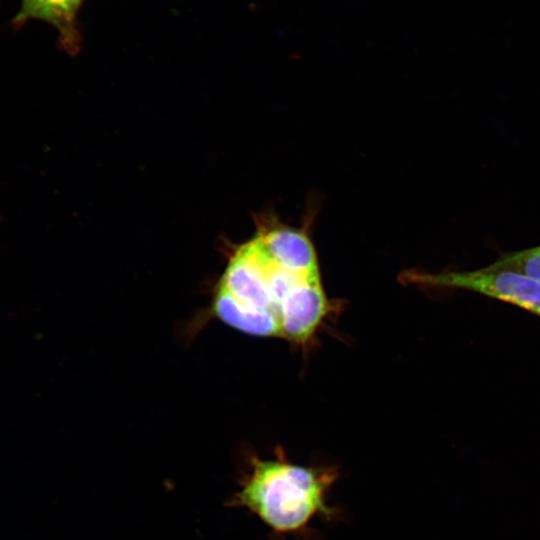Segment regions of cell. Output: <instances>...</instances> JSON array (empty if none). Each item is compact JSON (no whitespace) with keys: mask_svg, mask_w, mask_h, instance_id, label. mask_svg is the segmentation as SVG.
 I'll use <instances>...</instances> for the list:
<instances>
[{"mask_svg":"<svg viewBox=\"0 0 540 540\" xmlns=\"http://www.w3.org/2000/svg\"><path fill=\"white\" fill-rule=\"evenodd\" d=\"M239 490L227 505L245 508L275 535L310 537V523L332 522L341 511L329 504V493L340 477L332 466H303L290 462L282 450L272 459L250 457Z\"/></svg>","mask_w":540,"mask_h":540,"instance_id":"2","label":"cell"},{"mask_svg":"<svg viewBox=\"0 0 540 540\" xmlns=\"http://www.w3.org/2000/svg\"><path fill=\"white\" fill-rule=\"evenodd\" d=\"M314 245L274 218L234 251L220 279L214 312L241 332L308 342L329 311Z\"/></svg>","mask_w":540,"mask_h":540,"instance_id":"1","label":"cell"},{"mask_svg":"<svg viewBox=\"0 0 540 540\" xmlns=\"http://www.w3.org/2000/svg\"><path fill=\"white\" fill-rule=\"evenodd\" d=\"M402 277L409 283L475 292L540 317V280L517 271L489 265L472 271H405Z\"/></svg>","mask_w":540,"mask_h":540,"instance_id":"3","label":"cell"},{"mask_svg":"<svg viewBox=\"0 0 540 540\" xmlns=\"http://www.w3.org/2000/svg\"><path fill=\"white\" fill-rule=\"evenodd\" d=\"M84 0H21L19 11L12 19L14 28L30 20H40L52 25L59 34L60 43L69 52L79 46L80 33L77 14Z\"/></svg>","mask_w":540,"mask_h":540,"instance_id":"4","label":"cell"},{"mask_svg":"<svg viewBox=\"0 0 540 540\" xmlns=\"http://www.w3.org/2000/svg\"><path fill=\"white\" fill-rule=\"evenodd\" d=\"M490 266L517 271L540 280V245L502 253Z\"/></svg>","mask_w":540,"mask_h":540,"instance_id":"5","label":"cell"}]
</instances>
